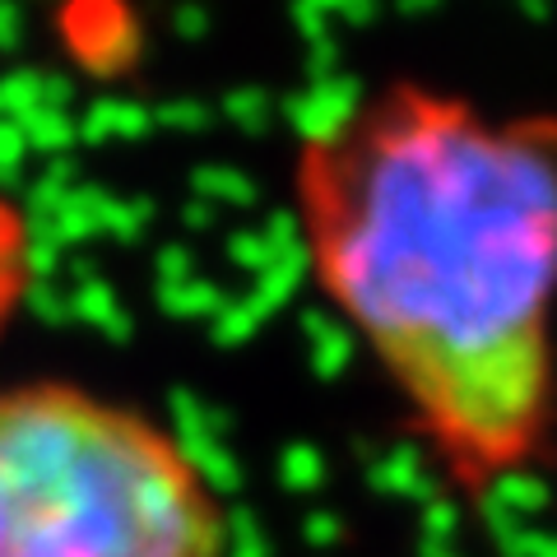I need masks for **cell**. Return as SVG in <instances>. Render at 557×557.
<instances>
[{
  "mask_svg": "<svg viewBox=\"0 0 557 557\" xmlns=\"http://www.w3.org/2000/svg\"><path fill=\"white\" fill-rule=\"evenodd\" d=\"M293 200L317 288L446 474H525L553 409V121L399 79L302 135Z\"/></svg>",
  "mask_w": 557,
  "mask_h": 557,
  "instance_id": "cell-1",
  "label": "cell"
},
{
  "mask_svg": "<svg viewBox=\"0 0 557 557\" xmlns=\"http://www.w3.org/2000/svg\"><path fill=\"white\" fill-rule=\"evenodd\" d=\"M228 520L163 423L70 381L0 391V557H219Z\"/></svg>",
  "mask_w": 557,
  "mask_h": 557,
  "instance_id": "cell-2",
  "label": "cell"
},
{
  "mask_svg": "<svg viewBox=\"0 0 557 557\" xmlns=\"http://www.w3.org/2000/svg\"><path fill=\"white\" fill-rule=\"evenodd\" d=\"M33 288V223L10 190H0V325Z\"/></svg>",
  "mask_w": 557,
  "mask_h": 557,
  "instance_id": "cell-3",
  "label": "cell"
}]
</instances>
